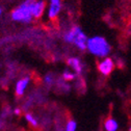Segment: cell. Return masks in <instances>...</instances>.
I'll return each instance as SVG.
<instances>
[{"instance_id": "cell-4", "label": "cell", "mask_w": 131, "mask_h": 131, "mask_svg": "<svg viewBox=\"0 0 131 131\" xmlns=\"http://www.w3.org/2000/svg\"><path fill=\"white\" fill-rule=\"evenodd\" d=\"M61 9V0H50L48 9V17L49 19L54 20L57 18Z\"/></svg>"}, {"instance_id": "cell-13", "label": "cell", "mask_w": 131, "mask_h": 131, "mask_svg": "<svg viewBox=\"0 0 131 131\" xmlns=\"http://www.w3.org/2000/svg\"><path fill=\"white\" fill-rule=\"evenodd\" d=\"M25 118H26V120L29 122L30 125H32L34 127H37V126H38V122H37V120H36L34 117H32V114L26 113V114H25Z\"/></svg>"}, {"instance_id": "cell-1", "label": "cell", "mask_w": 131, "mask_h": 131, "mask_svg": "<svg viewBox=\"0 0 131 131\" xmlns=\"http://www.w3.org/2000/svg\"><path fill=\"white\" fill-rule=\"evenodd\" d=\"M86 49L98 57H105L109 54L111 47L103 37H93L88 40Z\"/></svg>"}, {"instance_id": "cell-9", "label": "cell", "mask_w": 131, "mask_h": 131, "mask_svg": "<svg viewBox=\"0 0 131 131\" xmlns=\"http://www.w3.org/2000/svg\"><path fill=\"white\" fill-rule=\"evenodd\" d=\"M28 82H29V77H25L17 82V85H16V95L18 97H20L24 94V91H25Z\"/></svg>"}, {"instance_id": "cell-11", "label": "cell", "mask_w": 131, "mask_h": 131, "mask_svg": "<svg viewBox=\"0 0 131 131\" xmlns=\"http://www.w3.org/2000/svg\"><path fill=\"white\" fill-rule=\"evenodd\" d=\"M62 78L66 81H70V80H73V79L76 78V74L73 73V72H70V71H64L63 75H62Z\"/></svg>"}, {"instance_id": "cell-2", "label": "cell", "mask_w": 131, "mask_h": 131, "mask_svg": "<svg viewBox=\"0 0 131 131\" xmlns=\"http://www.w3.org/2000/svg\"><path fill=\"white\" fill-rule=\"evenodd\" d=\"M35 0H25L17 8H15L12 13V19L17 22L29 23L32 19V4Z\"/></svg>"}, {"instance_id": "cell-6", "label": "cell", "mask_w": 131, "mask_h": 131, "mask_svg": "<svg viewBox=\"0 0 131 131\" xmlns=\"http://www.w3.org/2000/svg\"><path fill=\"white\" fill-rule=\"evenodd\" d=\"M81 31V28L79 26H73L70 30H68L67 32L64 34L63 36V40L64 42H67V43H70V44H73L76 37L78 36V34Z\"/></svg>"}, {"instance_id": "cell-16", "label": "cell", "mask_w": 131, "mask_h": 131, "mask_svg": "<svg viewBox=\"0 0 131 131\" xmlns=\"http://www.w3.org/2000/svg\"><path fill=\"white\" fill-rule=\"evenodd\" d=\"M1 13H2V8H1V6H0V16H1Z\"/></svg>"}, {"instance_id": "cell-7", "label": "cell", "mask_w": 131, "mask_h": 131, "mask_svg": "<svg viewBox=\"0 0 131 131\" xmlns=\"http://www.w3.org/2000/svg\"><path fill=\"white\" fill-rule=\"evenodd\" d=\"M88 37L85 36V34L84 32L81 30L79 34H78V36L76 37V39H75V41H74V45L78 48V49H80V50H84V49H86V44H88Z\"/></svg>"}, {"instance_id": "cell-8", "label": "cell", "mask_w": 131, "mask_h": 131, "mask_svg": "<svg viewBox=\"0 0 131 131\" xmlns=\"http://www.w3.org/2000/svg\"><path fill=\"white\" fill-rule=\"evenodd\" d=\"M68 64L75 71L76 74L80 75L82 73V62L77 57H70L68 59Z\"/></svg>"}, {"instance_id": "cell-5", "label": "cell", "mask_w": 131, "mask_h": 131, "mask_svg": "<svg viewBox=\"0 0 131 131\" xmlns=\"http://www.w3.org/2000/svg\"><path fill=\"white\" fill-rule=\"evenodd\" d=\"M46 8V2L44 0H35L34 4H32V16L34 18H40L44 14Z\"/></svg>"}, {"instance_id": "cell-15", "label": "cell", "mask_w": 131, "mask_h": 131, "mask_svg": "<svg viewBox=\"0 0 131 131\" xmlns=\"http://www.w3.org/2000/svg\"><path fill=\"white\" fill-rule=\"evenodd\" d=\"M15 113H16V114H20V113H21V110H20L19 108H16V109H15Z\"/></svg>"}, {"instance_id": "cell-17", "label": "cell", "mask_w": 131, "mask_h": 131, "mask_svg": "<svg viewBox=\"0 0 131 131\" xmlns=\"http://www.w3.org/2000/svg\"><path fill=\"white\" fill-rule=\"evenodd\" d=\"M129 131H131V127H130V128H129Z\"/></svg>"}, {"instance_id": "cell-3", "label": "cell", "mask_w": 131, "mask_h": 131, "mask_svg": "<svg viewBox=\"0 0 131 131\" xmlns=\"http://www.w3.org/2000/svg\"><path fill=\"white\" fill-rule=\"evenodd\" d=\"M114 69V62L111 58L106 57L105 59H103L102 61H100L98 63V70L99 72L105 76H108Z\"/></svg>"}, {"instance_id": "cell-10", "label": "cell", "mask_w": 131, "mask_h": 131, "mask_svg": "<svg viewBox=\"0 0 131 131\" xmlns=\"http://www.w3.org/2000/svg\"><path fill=\"white\" fill-rule=\"evenodd\" d=\"M105 129L106 131H117L119 129V124L114 119L109 118L105 121Z\"/></svg>"}, {"instance_id": "cell-14", "label": "cell", "mask_w": 131, "mask_h": 131, "mask_svg": "<svg viewBox=\"0 0 131 131\" xmlns=\"http://www.w3.org/2000/svg\"><path fill=\"white\" fill-rule=\"evenodd\" d=\"M45 82L48 86H51L53 83H54V78H53V75L52 74H48L46 75L45 77Z\"/></svg>"}, {"instance_id": "cell-12", "label": "cell", "mask_w": 131, "mask_h": 131, "mask_svg": "<svg viewBox=\"0 0 131 131\" xmlns=\"http://www.w3.org/2000/svg\"><path fill=\"white\" fill-rule=\"evenodd\" d=\"M77 129V124L74 120H71L68 122L67 127H66V131H76Z\"/></svg>"}]
</instances>
